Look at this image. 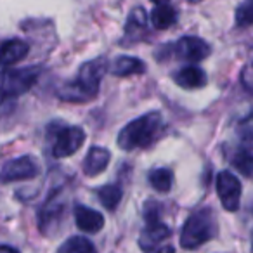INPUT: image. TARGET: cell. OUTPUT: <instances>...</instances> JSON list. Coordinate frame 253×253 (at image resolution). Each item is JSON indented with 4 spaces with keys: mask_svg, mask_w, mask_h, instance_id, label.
Here are the masks:
<instances>
[{
    "mask_svg": "<svg viewBox=\"0 0 253 253\" xmlns=\"http://www.w3.org/2000/svg\"><path fill=\"white\" fill-rule=\"evenodd\" d=\"M163 128V118L162 113L151 111L146 115L139 116V118L132 120L130 123H126L118 134L116 144L123 151H132L137 148H146L149 146Z\"/></svg>",
    "mask_w": 253,
    "mask_h": 253,
    "instance_id": "6da1fadb",
    "label": "cell"
},
{
    "mask_svg": "<svg viewBox=\"0 0 253 253\" xmlns=\"http://www.w3.org/2000/svg\"><path fill=\"white\" fill-rule=\"evenodd\" d=\"M215 234V218L211 210L203 208V210L194 211L189 215L182 225L180 231V246L186 250H194L198 246L210 241Z\"/></svg>",
    "mask_w": 253,
    "mask_h": 253,
    "instance_id": "7a4b0ae2",
    "label": "cell"
},
{
    "mask_svg": "<svg viewBox=\"0 0 253 253\" xmlns=\"http://www.w3.org/2000/svg\"><path fill=\"white\" fill-rule=\"evenodd\" d=\"M40 77V68H19V70H5L0 73V90L5 95H21L35 85Z\"/></svg>",
    "mask_w": 253,
    "mask_h": 253,
    "instance_id": "3957f363",
    "label": "cell"
},
{
    "mask_svg": "<svg viewBox=\"0 0 253 253\" xmlns=\"http://www.w3.org/2000/svg\"><path fill=\"white\" fill-rule=\"evenodd\" d=\"M241 182L232 172H218L217 175V194L220 198L222 207L227 211H236L239 208V200H241Z\"/></svg>",
    "mask_w": 253,
    "mask_h": 253,
    "instance_id": "277c9868",
    "label": "cell"
},
{
    "mask_svg": "<svg viewBox=\"0 0 253 253\" xmlns=\"http://www.w3.org/2000/svg\"><path fill=\"white\" fill-rule=\"evenodd\" d=\"M106 64L104 59H94V61H87L80 66L78 70V78H77V85L85 90L92 99L97 95L99 87H101V80L106 73Z\"/></svg>",
    "mask_w": 253,
    "mask_h": 253,
    "instance_id": "5b68a950",
    "label": "cell"
},
{
    "mask_svg": "<svg viewBox=\"0 0 253 253\" xmlns=\"http://www.w3.org/2000/svg\"><path fill=\"white\" fill-rule=\"evenodd\" d=\"M85 142V132L82 126H64L57 132L52 146V155L56 158H68L75 155Z\"/></svg>",
    "mask_w": 253,
    "mask_h": 253,
    "instance_id": "8992f818",
    "label": "cell"
},
{
    "mask_svg": "<svg viewBox=\"0 0 253 253\" xmlns=\"http://www.w3.org/2000/svg\"><path fill=\"white\" fill-rule=\"evenodd\" d=\"M39 175V165L30 156L9 160L0 169V182H18Z\"/></svg>",
    "mask_w": 253,
    "mask_h": 253,
    "instance_id": "52a82bcc",
    "label": "cell"
},
{
    "mask_svg": "<svg viewBox=\"0 0 253 253\" xmlns=\"http://www.w3.org/2000/svg\"><path fill=\"white\" fill-rule=\"evenodd\" d=\"M210 52V45L198 37H182L175 43V54L180 59L189 61V63H198V61L207 59Z\"/></svg>",
    "mask_w": 253,
    "mask_h": 253,
    "instance_id": "ba28073f",
    "label": "cell"
},
{
    "mask_svg": "<svg viewBox=\"0 0 253 253\" xmlns=\"http://www.w3.org/2000/svg\"><path fill=\"white\" fill-rule=\"evenodd\" d=\"M170 236V227L163 222H158V218L155 220H148V225L142 229L141 236H139V246L144 252H151V250L158 248V245Z\"/></svg>",
    "mask_w": 253,
    "mask_h": 253,
    "instance_id": "9c48e42d",
    "label": "cell"
},
{
    "mask_svg": "<svg viewBox=\"0 0 253 253\" xmlns=\"http://www.w3.org/2000/svg\"><path fill=\"white\" fill-rule=\"evenodd\" d=\"M75 222L84 232H99L104 227V215L84 205L75 207Z\"/></svg>",
    "mask_w": 253,
    "mask_h": 253,
    "instance_id": "30bf717a",
    "label": "cell"
},
{
    "mask_svg": "<svg viewBox=\"0 0 253 253\" xmlns=\"http://www.w3.org/2000/svg\"><path fill=\"white\" fill-rule=\"evenodd\" d=\"M30 52V45L23 40L12 39L0 45V66L7 68L25 59Z\"/></svg>",
    "mask_w": 253,
    "mask_h": 253,
    "instance_id": "8fae6325",
    "label": "cell"
},
{
    "mask_svg": "<svg viewBox=\"0 0 253 253\" xmlns=\"http://www.w3.org/2000/svg\"><path fill=\"white\" fill-rule=\"evenodd\" d=\"M109 158H111V155H109V151L106 148H99V146L90 148L84 160L85 175L97 177L99 173H102L106 170V167L109 165Z\"/></svg>",
    "mask_w": 253,
    "mask_h": 253,
    "instance_id": "7c38bea8",
    "label": "cell"
},
{
    "mask_svg": "<svg viewBox=\"0 0 253 253\" xmlns=\"http://www.w3.org/2000/svg\"><path fill=\"white\" fill-rule=\"evenodd\" d=\"M173 80L182 88H201L207 85V75L198 66H186L173 75Z\"/></svg>",
    "mask_w": 253,
    "mask_h": 253,
    "instance_id": "4fadbf2b",
    "label": "cell"
},
{
    "mask_svg": "<svg viewBox=\"0 0 253 253\" xmlns=\"http://www.w3.org/2000/svg\"><path fill=\"white\" fill-rule=\"evenodd\" d=\"M115 77H132V75H142L146 71V64L142 63L137 57H130V56H120L109 66Z\"/></svg>",
    "mask_w": 253,
    "mask_h": 253,
    "instance_id": "5bb4252c",
    "label": "cell"
},
{
    "mask_svg": "<svg viewBox=\"0 0 253 253\" xmlns=\"http://www.w3.org/2000/svg\"><path fill=\"white\" fill-rule=\"evenodd\" d=\"M61 213H63V205L56 203V201L45 203V207H43L39 213L40 231H42L43 234H50V229H54L57 225V222H59V218H61Z\"/></svg>",
    "mask_w": 253,
    "mask_h": 253,
    "instance_id": "9a60e30c",
    "label": "cell"
},
{
    "mask_svg": "<svg viewBox=\"0 0 253 253\" xmlns=\"http://www.w3.org/2000/svg\"><path fill=\"white\" fill-rule=\"evenodd\" d=\"M177 21V11L173 7H170L169 4L165 5H156L151 12V23L155 28L158 30H167L169 26L175 25Z\"/></svg>",
    "mask_w": 253,
    "mask_h": 253,
    "instance_id": "2e32d148",
    "label": "cell"
},
{
    "mask_svg": "<svg viewBox=\"0 0 253 253\" xmlns=\"http://www.w3.org/2000/svg\"><path fill=\"white\" fill-rule=\"evenodd\" d=\"M97 196H99V201L102 203V207H104L106 210L113 211V210H116V207H118L120 201H122L123 191L118 184H106V186H102L101 189L97 191Z\"/></svg>",
    "mask_w": 253,
    "mask_h": 253,
    "instance_id": "e0dca14e",
    "label": "cell"
},
{
    "mask_svg": "<svg viewBox=\"0 0 253 253\" xmlns=\"http://www.w3.org/2000/svg\"><path fill=\"white\" fill-rule=\"evenodd\" d=\"M149 184L158 193H169L173 184V173L169 169H155L149 173Z\"/></svg>",
    "mask_w": 253,
    "mask_h": 253,
    "instance_id": "ac0fdd59",
    "label": "cell"
},
{
    "mask_svg": "<svg viewBox=\"0 0 253 253\" xmlns=\"http://www.w3.org/2000/svg\"><path fill=\"white\" fill-rule=\"evenodd\" d=\"M57 253H97L90 241L87 238L82 236H75L70 238L68 241H64L61 245V248L57 250Z\"/></svg>",
    "mask_w": 253,
    "mask_h": 253,
    "instance_id": "d6986e66",
    "label": "cell"
},
{
    "mask_svg": "<svg viewBox=\"0 0 253 253\" xmlns=\"http://www.w3.org/2000/svg\"><path fill=\"white\" fill-rule=\"evenodd\" d=\"M231 162H232V165H234L236 169L243 173V175L252 177V173H253V153L250 151V149L239 148L238 151L232 155Z\"/></svg>",
    "mask_w": 253,
    "mask_h": 253,
    "instance_id": "ffe728a7",
    "label": "cell"
},
{
    "mask_svg": "<svg viewBox=\"0 0 253 253\" xmlns=\"http://www.w3.org/2000/svg\"><path fill=\"white\" fill-rule=\"evenodd\" d=\"M57 95H59L63 101H68V102H87L92 99L87 92L78 87L77 82H70V84L63 85V87L59 88V92H57Z\"/></svg>",
    "mask_w": 253,
    "mask_h": 253,
    "instance_id": "44dd1931",
    "label": "cell"
},
{
    "mask_svg": "<svg viewBox=\"0 0 253 253\" xmlns=\"http://www.w3.org/2000/svg\"><path fill=\"white\" fill-rule=\"evenodd\" d=\"M236 25L246 28L253 25V0H243L236 9Z\"/></svg>",
    "mask_w": 253,
    "mask_h": 253,
    "instance_id": "7402d4cb",
    "label": "cell"
},
{
    "mask_svg": "<svg viewBox=\"0 0 253 253\" xmlns=\"http://www.w3.org/2000/svg\"><path fill=\"white\" fill-rule=\"evenodd\" d=\"M146 23H148L146 12L141 7L134 9L128 16V21H126V35H134L135 32H144Z\"/></svg>",
    "mask_w": 253,
    "mask_h": 253,
    "instance_id": "603a6c76",
    "label": "cell"
},
{
    "mask_svg": "<svg viewBox=\"0 0 253 253\" xmlns=\"http://www.w3.org/2000/svg\"><path fill=\"white\" fill-rule=\"evenodd\" d=\"M239 80H241V85L245 87V90L253 94V61L245 64V68L241 70V75H239Z\"/></svg>",
    "mask_w": 253,
    "mask_h": 253,
    "instance_id": "cb8c5ba5",
    "label": "cell"
},
{
    "mask_svg": "<svg viewBox=\"0 0 253 253\" xmlns=\"http://www.w3.org/2000/svg\"><path fill=\"white\" fill-rule=\"evenodd\" d=\"M149 253H175V248H173L172 245H165V246H162V248L151 250Z\"/></svg>",
    "mask_w": 253,
    "mask_h": 253,
    "instance_id": "d4e9b609",
    "label": "cell"
},
{
    "mask_svg": "<svg viewBox=\"0 0 253 253\" xmlns=\"http://www.w3.org/2000/svg\"><path fill=\"white\" fill-rule=\"evenodd\" d=\"M0 253H19V250L12 248L9 245H0Z\"/></svg>",
    "mask_w": 253,
    "mask_h": 253,
    "instance_id": "484cf974",
    "label": "cell"
},
{
    "mask_svg": "<svg viewBox=\"0 0 253 253\" xmlns=\"http://www.w3.org/2000/svg\"><path fill=\"white\" fill-rule=\"evenodd\" d=\"M153 2H155L156 5H165V4H169L170 0H153Z\"/></svg>",
    "mask_w": 253,
    "mask_h": 253,
    "instance_id": "4316f807",
    "label": "cell"
},
{
    "mask_svg": "<svg viewBox=\"0 0 253 253\" xmlns=\"http://www.w3.org/2000/svg\"><path fill=\"white\" fill-rule=\"evenodd\" d=\"M4 99H5V94L2 90H0V104H2V102H4Z\"/></svg>",
    "mask_w": 253,
    "mask_h": 253,
    "instance_id": "83f0119b",
    "label": "cell"
},
{
    "mask_svg": "<svg viewBox=\"0 0 253 253\" xmlns=\"http://www.w3.org/2000/svg\"><path fill=\"white\" fill-rule=\"evenodd\" d=\"M252 252H253V245H252Z\"/></svg>",
    "mask_w": 253,
    "mask_h": 253,
    "instance_id": "f1b7e54d",
    "label": "cell"
}]
</instances>
